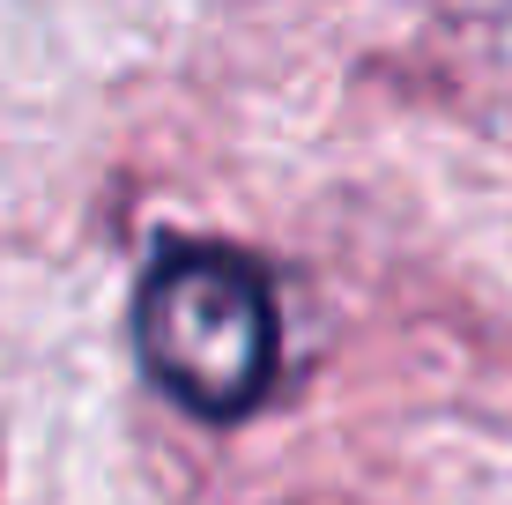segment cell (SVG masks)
Masks as SVG:
<instances>
[{"label":"cell","mask_w":512,"mask_h":505,"mask_svg":"<svg viewBox=\"0 0 512 505\" xmlns=\"http://www.w3.org/2000/svg\"><path fill=\"white\" fill-rule=\"evenodd\" d=\"M134 357L164 402L201 424H238L268 402L282 364L275 283L238 246L171 238L134 290Z\"/></svg>","instance_id":"6da1fadb"}]
</instances>
